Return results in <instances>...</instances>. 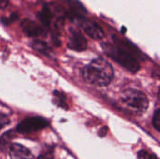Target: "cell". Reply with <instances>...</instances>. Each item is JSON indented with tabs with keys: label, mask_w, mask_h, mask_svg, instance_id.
Wrapping results in <instances>:
<instances>
[{
	"label": "cell",
	"mask_w": 160,
	"mask_h": 159,
	"mask_svg": "<svg viewBox=\"0 0 160 159\" xmlns=\"http://www.w3.org/2000/svg\"><path fill=\"white\" fill-rule=\"evenodd\" d=\"M31 47L36 50L37 52L42 53V54H46V55H50V53L52 52L51 48L44 42L41 40H34L31 43Z\"/></svg>",
	"instance_id": "cell-11"
},
{
	"label": "cell",
	"mask_w": 160,
	"mask_h": 159,
	"mask_svg": "<svg viewBox=\"0 0 160 159\" xmlns=\"http://www.w3.org/2000/svg\"><path fill=\"white\" fill-rule=\"evenodd\" d=\"M38 159H53V154L51 151H47L45 153H42Z\"/></svg>",
	"instance_id": "cell-16"
},
{
	"label": "cell",
	"mask_w": 160,
	"mask_h": 159,
	"mask_svg": "<svg viewBox=\"0 0 160 159\" xmlns=\"http://www.w3.org/2000/svg\"><path fill=\"white\" fill-rule=\"evenodd\" d=\"M153 124H154V127H156V129L160 132V109L157 110L155 114H154Z\"/></svg>",
	"instance_id": "cell-13"
},
{
	"label": "cell",
	"mask_w": 160,
	"mask_h": 159,
	"mask_svg": "<svg viewBox=\"0 0 160 159\" xmlns=\"http://www.w3.org/2000/svg\"><path fill=\"white\" fill-rule=\"evenodd\" d=\"M21 27L23 33L30 37H38L43 33V30L40 25L29 19H24L21 23Z\"/></svg>",
	"instance_id": "cell-8"
},
{
	"label": "cell",
	"mask_w": 160,
	"mask_h": 159,
	"mask_svg": "<svg viewBox=\"0 0 160 159\" xmlns=\"http://www.w3.org/2000/svg\"><path fill=\"white\" fill-rule=\"evenodd\" d=\"M121 100L129 111L137 114L145 112L149 106V100L146 95L133 88L125 89L121 94Z\"/></svg>",
	"instance_id": "cell-2"
},
{
	"label": "cell",
	"mask_w": 160,
	"mask_h": 159,
	"mask_svg": "<svg viewBox=\"0 0 160 159\" xmlns=\"http://www.w3.org/2000/svg\"><path fill=\"white\" fill-rule=\"evenodd\" d=\"M61 1L68 7V11L70 15L73 16L75 19L83 17V15L86 13L83 5L79 0H61Z\"/></svg>",
	"instance_id": "cell-9"
},
{
	"label": "cell",
	"mask_w": 160,
	"mask_h": 159,
	"mask_svg": "<svg viewBox=\"0 0 160 159\" xmlns=\"http://www.w3.org/2000/svg\"><path fill=\"white\" fill-rule=\"evenodd\" d=\"M76 20H77L78 24L81 27V29L88 37H90L91 38H93V39H101V38L104 37V36H105L104 31L96 22H94L92 21H89V20H86L83 17L78 18Z\"/></svg>",
	"instance_id": "cell-5"
},
{
	"label": "cell",
	"mask_w": 160,
	"mask_h": 159,
	"mask_svg": "<svg viewBox=\"0 0 160 159\" xmlns=\"http://www.w3.org/2000/svg\"><path fill=\"white\" fill-rule=\"evenodd\" d=\"M82 74L87 83L103 87L112 82L113 79V68L105 59L97 58L82 68Z\"/></svg>",
	"instance_id": "cell-1"
},
{
	"label": "cell",
	"mask_w": 160,
	"mask_h": 159,
	"mask_svg": "<svg viewBox=\"0 0 160 159\" xmlns=\"http://www.w3.org/2000/svg\"><path fill=\"white\" fill-rule=\"evenodd\" d=\"M52 15H53L52 14V9L48 6L43 7V8L38 14V19L41 22V23L43 25L47 26V27H49L51 25L52 19Z\"/></svg>",
	"instance_id": "cell-10"
},
{
	"label": "cell",
	"mask_w": 160,
	"mask_h": 159,
	"mask_svg": "<svg viewBox=\"0 0 160 159\" xmlns=\"http://www.w3.org/2000/svg\"><path fill=\"white\" fill-rule=\"evenodd\" d=\"M68 47L70 50L82 52L87 48V41L80 31L76 29H70V34H69L68 41Z\"/></svg>",
	"instance_id": "cell-6"
},
{
	"label": "cell",
	"mask_w": 160,
	"mask_h": 159,
	"mask_svg": "<svg viewBox=\"0 0 160 159\" xmlns=\"http://www.w3.org/2000/svg\"><path fill=\"white\" fill-rule=\"evenodd\" d=\"M13 131H8V133L4 134L0 139V147L3 149L5 147L8 148L10 146V140L13 138Z\"/></svg>",
	"instance_id": "cell-12"
},
{
	"label": "cell",
	"mask_w": 160,
	"mask_h": 159,
	"mask_svg": "<svg viewBox=\"0 0 160 159\" xmlns=\"http://www.w3.org/2000/svg\"><path fill=\"white\" fill-rule=\"evenodd\" d=\"M139 157L140 159H157L156 156H154L152 154H148L145 151H141L139 153Z\"/></svg>",
	"instance_id": "cell-15"
},
{
	"label": "cell",
	"mask_w": 160,
	"mask_h": 159,
	"mask_svg": "<svg viewBox=\"0 0 160 159\" xmlns=\"http://www.w3.org/2000/svg\"><path fill=\"white\" fill-rule=\"evenodd\" d=\"M17 19V15L16 14H12L8 19L7 18V19H2V22H3V23H5V24H8L9 22H13L14 20H16Z\"/></svg>",
	"instance_id": "cell-17"
},
{
	"label": "cell",
	"mask_w": 160,
	"mask_h": 159,
	"mask_svg": "<svg viewBox=\"0 0 160 159\" xmlns=\"http://www.w3.org/2000/svg\"><path fill=\"white\" fill-rule=\"evenodd\" d=\"M8 6V0H0V9H5Z\"/></svg>",
	"instance_id": "cell-18"
},
{
	"label": "cell",
	"mask_w": 160,
	"mask_h": 159,
	"mask_svg": "<svg viewBox=\"0 0 160 159\" xmlns=\"http://www.w3.org/2000/svg\"><path fill=\"white\" fill-rule=\"evenodd\" d=\"M103 50L106 53L114 59L117 63L131 72H137L140 69V64L135 56L124 48L117 45H111L108 43L103 44Z\"/></svg>",
	"instance_id": "cell-3"
},
{
	"label": "cell",
	"mask_w": 160,
	"mask_h": 159,
	"mask_svg": "<svg viewBox=\"0 0 160 159\" xmlns=\"http://www.w3.org/2000/svg\"><path fill=\"white\" fill-rule=\"evenodd\" d=\"M10 159H34V156L25 146L19 143H11L8 147Z\"/></svg>",
	"instance_id": "cell-7"
},
{
	"label": "cell",
	"mask_w": 160,
	"mask_h": 159,
	"mask_svg": "<svg viewBox=\"0 0 160 159\" xmlns=\"http://www.w3.org/2000/svg\"><path fill=\"white\" fill-rule=\"evenodd\" d=\"M9 122H10V121H9L8 116H7L6 114L0 112V130H1L3 127H5L6 126H8V125L9 124Z\"/></svg>",
	"instance_id": "cell-14"
},
{
	"label": "cell",
	"mask_w": 160,
	"mask_h": 159,
	"mask_svg": "<svg viewBox=\"0 0 160 159\" xmlns=\"http://www.w3.org/2000/svg\"><path fill=\"white\" fill-rule=\"evenodd\" d=\"M49 125L48 121L41 117H31L22 120L17 126V131L20 133H32L41 130Z\"/></svg>",
	"instance_id": "cell-4"
}]
</instances>
